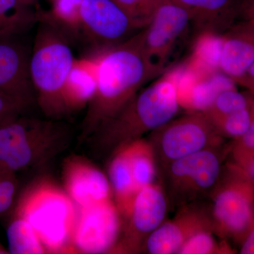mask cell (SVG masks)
Instances as JSON below:
<instances>
[{
    "label": "cell",
    "instance_id": "cell-20",
    "mask_svg": "<svg viewBox=\"0 0 254 254\" xmlns=\"http://www.w3.org/2000/svg\"><path fill=\"white\" fill-rule=\"evenodd\" d=\"M235 83L223 73H214L210 77L194 82L190 92L179 100L180 106L191 111H205L216 97L225 90L235 88Z\"/></svg>",
    "mask_w": 254,
    "mask_h": 254
},
{
    "label": "cell",
    "instance_id": "cell-33",
    "mask_svg": "<svg viewBox=\"0 0 254 254\" xmlns=\"http://www.w3.org/2000/svg\"><path fill=\"white\" fill-rule=\"evenodd\" d=\"M30 1H32V0H30Z\"/></svg>",
    "mask_w": 254,
    "mask_h": 254
},
{
    "label": "cell",
    "instance_id": "cell-15",
    "mask_svg": "<svg viewBox=\"0 0 254 254\" xmlns=\"http://www.w3.org/2000/svg\"><path fill=\"white\" fill-rule=\"evenodd\" d=\"M204 230L212 231L208 213L200 209L185 207L175 218L164 221L147 237L145 250L150 254H177L190 237Z\"/></svg>",
    "mask_w": 254,
    "mask_h": 254
},
{
    "label": "cell",
    "instance_id": "cell-18",
    "mask_svg": "<svg viewBox=\"0 0 254 254\" xmlns=\"http://www.w3.org/2000/svg\"><path fill=\"white\" fill-rule=\"evenodd\" d=\"M100 51L73 62L63 89L64 103L67 115L86 108L93 98Z\"/></svg>",
    "mask_w": 254,
    "mask_h": 254
},
{
    "label": "cell",
    "instance_id": "cell-4",
    "mask_svg": "<svg viewBox=\"0 0 254 254\" xmlns=\"http://www.w3.org/2000/svg\"><path fill=\"white\" fill-rule=\"evenodd\" d=\"M39 21L30 55V78L40 109L50 120H60L67 115L63 89L75 58L66 35L46 18Z\"/></svg>",
    "mask_w": 254,
    "mask_h": 254
},
{
    "label": "cell",
    "instance_id": "cell-16",
    "mask_svg": "<svg viewBox=\"0 0 254 254\" xmlns=\"http://www.w3.org/2000/svg\"><path fill=\"white\" fill-rule=\"evenodd\" d=\"M14 37H0V92L28 106L35 98L30 78V55Z\"/></svg>",
    "mask_w": 254,
    "mask_h": 254
},
{
    "label": "cell",
    "instance_id": "cell-21",
    "mask_svg": "<svg viewBox=\"0 0 254 254\" xmlns=\"http://www.w3.org/2000/svg\"><path fill=\"white\" fill-rule=\"evenodd\" d=\"M30 0H0V37L16 36L36 23Z\"/></svg>",
    "mask_w": 254,
    "mask_h": 254
},
{
    "label": "cell",
    "instance_id": "cell-11",
    "mask_svg": "<svg viewBox=\"0 0 254 254\" xmlns=\"http://www.w3.org/2000/svg\"><path fill=\"white\" fill-rule=\"evenodd\" d=\"M167 211L168 201L161 187L153 184L138 190L113 253L138 252L147 237L165 221Z\"/></svg>",
    "mask_w": 254,
    "mask_h": 254
},
{
    "label": "cell",
    "instance_id": "cell-23",
    "mask_svg": "<svg viewBox=\"0 0 254 254\" xmlns=\"http://www.w3.org/2000/svg\"><path fill=\"white\" fill-rule=\"evenodd\" d=\"M6 238L9 254H47L39 237L24 218L11 213L6 227Z\"/></svg>",
    "mask_w": 254,
    "mask_h": 254
},
{
    "label": "cell",
    "instance_id": "cell-32",
    "mask_svg": "<svg viewBox=\"0 0 254 254\" xmlns=\"http://www.w3.org/2000/svg\"><path fill=\"white\" fill-rule=\"evenodd\" d=\"M242 248L240 250L241 254H253L254 246V229H251L247 234L245 240L242 242Z\"/></svg>",
    "mask_w": 254,
    "mask_h": 254
},
{
    "label": "cell",
    "instance_id": "cell-30",
    "mask_svg": "<svg viewBox=\"0 0 254 254\" xmlns=\"http://www.w3.org/2000/svg\"><path fill=\"white\" fill-rule=\"evenodd\" d=\"M28 105L0 92V126L22 115Z\"/></svg>",
    "mask_w": 254,
    "mask_h": 254
},
{
    "label": "cell",
    "instance_id": "cell-17",
    "mask_svg": "<svg viewBox=\"0 0 254 254\" xmlns=\"http://www.w3.org/2000/svg\"><path fill=\"white\" fill-rule=\"evenodd\" d=\"M190 15L200 34L222 36L245 9V0H171Z\"/></svg>",
    "mask_w": 254,
    "mask_h": 254
},
{
    "label": "cell",
    "instance_id": "cell-14",
    "mask_svg": "<svg viewBox=\"0 0 254 254\" xmlns=\"http://www.w3.org/2000/svg\"><path fill=\"white\" fill-rule=\"evenodd\" d=\"M63 189L77 207L112 199L109 179L88 159L71 155L63 162Z\"/></svg>",
    "mask_w": 254,
    "mask_h": 254
},
{
    "label": "cell",
    "instance_id": "cell-6",
    "mask_svg": "<svg viewBox=\"0 0 254 254\" xmlns=\"http://www.w3.org/2000/svg\"><path fill=\"white\" fill-rule=\"evenodd\" d=\"M225 178L214 187L212 231L242 242L254 227V182L235 165Z\"/></svg>",
    "mask_w": 254,
    "mask_h": 254
},
{
    "label": "cell",
    "instance_id": "cell-10",
    "mask_svg": "<svg viewBox=\"0 0 254 254\" xmlns=\"http://www.w3.org/2000/svg\"><path fill=\"white\" fill-rule=\"evenodd\" d=\"M215 148L200 150L165 166L170 195L177 202L187 203L217 185L221 165Z\"/></svg>",
    "mask_w": 254,
    "mask_h": 254
},
{
    "label": "cell",
    "instance_id": "cell-26",
    "mask_svg": "<svg viewBox=\"0 0 254 254\" xmlns=\"http://www.w3.org/2000/svg\"><path fill=\"white\" fill-rule=\"evenodd\" d=\"M208 120L220 136L237 138L242 136L254 123V108L251 107Z\"/></svg>",
    "mask_w": 254,
    "mask_h": 254
},
{
    "label": "cell",
    "instance_id": "cell-3",
    "mask_svg": "<svg viewBox=\"0 0 254 254\" xmlns=\"http://www.w3.org/2000/svg\"><path fill=\"white\" fill-rule=\"evenodd\" d=\"M14 206L12 213L31 225L47 254H74L72 235L77 206L53 179L33 180Z\"/></svg>",
    "mask_w": 254,
    "mask_h": 254
},
{
    "label": "cell",
    "instance_id": "cell-13",
    "mask_svg": "<svg viewBox=\"0 0 254 254\" xmlns=\"http://www.w3.org/2000/svg\"><path fill=\"white\" fill-rule=\"evenodd\" d=\"M218 68L234 83L254 93V18L234 23L222 35Z\"/></svg>",
    "mask_w": 254,
    "mask_h": 254
},
{
    "label": "cell",
    "instance_id": "cell-28",
    "mask_svg": "<svg viewBox=\"0 0 254 254\" xmlns=\"http://www.w3.org/2000/svg\"><path fill=\"white\" fill-rule=\"evenodd\" d=\"M227 254L230 250L222 246H219L212 231L204 230L197 232L182 245L177 252L179 254Z\"/></svg>",
    "mask_w": 254,
    "mask_h": 254
},
{
    "label": "cell",
    "instance_id": "cell-12",
    "mask_svg": "<svg viewBox=\"0 0 254 254\" xmlns=\"http://www.w3.org/2000/svg\"><path fill=\"white\" fill-rule=\"evenodd\" d=\"M79 18L81 31L102 49L120 44L141 30L113 0H82Z\"/></svg>",
    "mask_w": 254,
    "mask_h": 254
},
{
    "label": "cell",
    "instance_id": "cell-24",
    "mask_svg": "<svg viewBox=\"0 0 254 254\" xmlns=\"http://www.w3.org/2000/svg\"><path fill=\"white\" fill-rule=\"evenodd\" d=\"M251 107H254L253 93H241L236 88H230L221 92L203 113L208 120H213Z\"/></svg>",
    "mask_w": 254,
    "mask_h": 254
},
{
    "label": "cell",
    "instance_id": "cell-31",
    "mask_svg": "<svg viewBox=\"0 0 254 254\" xmlns=\"http://www.w3.org/2000/svg\"><path fill=\"white\" fill-rule=\"evenodd\" d=\"M236 139V145L234 148V157L237 162L242 159L254 155V123L242 136Z\"/></svg>",
    "mask_w": 254,
    "mask_h": 254
},
{
    "label": "cell",
    "instance_id": "cell-5",
    "mask_svg": "<svg viewBox=\"0 0 254 254\" xmlns=\"http://www.w3.org/2000/svg\"><path fill=\"white\" fill-rule=\"evenodd\" d=\"M71 131L60 120L21 115L0 126V169L16 173L44 165L68 148Z\"/></svg>",
    "mask_w": 254,
    "mask_h": 254
},
{
    "label": "cell",
    "instance_id": "cell-7",
    "mask_svg": "<svg viewBox=\"0 0 254 254\" xmlns=\"http://www.w3.org/2000/svg\"><path fill=\"white\" fill-rule=\"evenodd\" d=\"M150 133L148 142L155 162L164 166L200 150L215 148L222 138L204 114L196 111L173 119Z\"/></svg>",
    "mask_w": 254,
    "mask_h": 254
},
{
    "label": "cell",
    "instance_id": "cell-19",
    "mask_svg": "<svg viewBox=\"0 0 254 254\" xmlns=\"http://www.w3.org/2000/svg\"><path fill=\"white\" fill-rule=\"evenodd\" d=\"M108 176L114 202L125 221L129 215L137 193L126 145L110 156Z\"/></svg>",
    "mask_w": 254,
    "mask_h": 254
},
{
    "label": "cell",
    "instance_id": "cell-29",
    "mask_svg": "<svg viewBox=\"0 0 254 254\" xmlns=\"http://www.w3.org/2000/svg\"><path fill=\"white\" fill-rule=\"evenodd\" d=\"M17 187L16 173L0 169V216L12 208Z\"/></svg>",
    "mask_w": 254,
    "mask_h": 254
},
{
    "label": "cell",
    "instance_id": "cell-25",
    "mask_svg": "<svg viewBox=\"0 0 254 254\" xmlns=\"http://www.w3.org/2000/svg\"><path fill=\"white\" fill-rule=\"evenodd\" d=\"M82 0H55L53 13L45 17L59 28L66 36L81 31L79 6Z\"/></svg>",
    "mask_w": 254,
    "mask_h": 254
},
{
    "label": "cell",
    "instance_id": "cell-2",
    "mask_svg": "<svg viewBox=\"0 0 254 254\" xmlns=\"http://www.w3.org/2000/svg\"><path fill=\"white\" fill-rule=\"evenodd\" d=\"M173 74L138 91L87 141L98 155H110L173 120L180 109Z\"/></svg>",
    "mask_w": 254,
    "mask_h": 254
},
{
    "label": "cell",
    "instance_id": "cell-27",
    "mask_svg": "<svg viewBox=\"0 0 254 254\" xmlns=\"http://www.w3.org/2000/svg\"><path fill=\"white\" fill-rule=\"evenodd\" d=\"M143 29L149 23L152 16L160 5L168 0H113Z\"/></svg>",
    "mask_w": 254,
    "mask_h": 254
},
{
    "label": "cell",
    "instance_id": "cell-8",
    "mask_svg": "<svg viewBox=\"0 0 254 254\" xmlns=\"http://www.w3.org/2000/svg\"><path fill=\"white\" fill-rule=\"evenodd\" d=\"M190 24L186 10L168 0L159 6L149 23L141 29L143 55L156 76L166 67Z\"/></svg>",
    "mask_w": 254,
    "mask_h": 254
},
{
    "label": "cell",
    "instance_id": "cell-9",
    "mask_svg": "<svg viewBox=\"0 0 254 254\" xmlns=\"http://www.w3.org/2000/svg\"><path fill=\"white\" fill-rule=\"evenodd\" d=\"M124 220L113 199L77 207L72 235L74 254L113 253Z\"/></svg>",
    "mask_w": 254,
    "mask_h": 254
},
{
    "label": "cell",
    "instance_id": "cell-1",
    "mask_svg": "<svg viewBox=\"0 0 254 254\" xmlns=\"http://www.w3.org/2000/svg\"><path fill=\"white\" fill-rule=\"evenodd\" d=\"M155 76L143 55L141 31L120 44L101 50L95 93L87 105L79 141H87Z\"/></svg>",
    "mask_w": 254,
    "mask_h": 254
},
{
    "label": "cell",
    "instance_id": "cell-22",
    "mask_svg": "<svg viewBox=\"0 0 254 254\" xmlns=\"http://www.w3.org/2000/svg\"><path fill=\"white\" fill-rule=\"evenodd\" d=\"M132 176L136 191L155 184L157 165L154 153L149 142L141 139L127 145Z\"/></svg>",
    "mask_w": 254,
    "mask_h": 254
}]
</instances>
